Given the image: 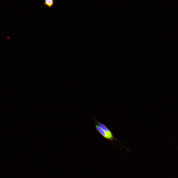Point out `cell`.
Here are the masks:
<instances>
[{
	"label": "cell",
	"instance_id": "1",
	"mask_svg": "<svg viewBox=\"0 0 178 178\" xmlns=\"http://www.w3.org/2000/svg\"><path fill=\"white\" fill-rule=\"evenodd\" d=\"M95 126L97 130L105 138L111 142L114 140L118 141V140L114 137L113 134H110L106 132L102 129L97 124H95Z\"/></svg>",
	"mask_w": 178,
	"mask_h": 178
},
{
	"label": "cell",
	"instance_id": "2",
	"mask_svg": "<svg viewBox=\"0 0 178 178\" xmlns=\"http://www.w3.org/2000/svg\"><path fill=\"white\" fill-rule=\"evenodd\" d=\"M96 121L98 126L105 132L110 134H113L111 131L105 125L98 121Z\"/></svg>",
	"mask_w": 178,
	"mask_h": 178
},
{
	"label": "cell",
	"instance_id": "3",
	"mask_svg": "<svg viewBox=\"0 0 178 178\" xmlns=\"http://www.w3.org/2000/svg\"><path fill=\"white\" fill-rule=\"evenodd\" d=\"M54 3V0H44V4L45 6L50 8L53 7Z\"/></svg>",
	"mask_w": 178,
	"mask_h": 178
}]
</instances>
